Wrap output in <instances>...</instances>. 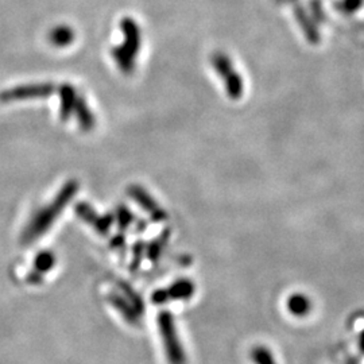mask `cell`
<instances>
[{
    "label": "cell",
    "mask_w": 364,
    "mask_h": 364,
    "mask_svg": "<svg viewBox=\"0 0 364 364\" xmlns=\"http://www.w3.org/2000/svg\"><path fill=\"white\" fill-rule=\"evenodd\" d=\"M160 322V336L163 339V343L166 346V351L169 355V359L173 363L178 364L182 362L184 356H182V350H181V344L178 341L177 337V332H175V322H173V317L168 313L163 312L158 319Z\"/></svg>",
    "instance_id": "6da1fadb"
},
{
    "label": "cell",
    "mask_w": 364,
    "mask_h": 364,
    "mask_svg": "<svg viewBox=\"0 0 364 364\" xmlns=\"http://www.w3.org/2000/svg\"><path fill=\"white\" fill-rule=\"evenodd\" d=\"M169 294L175 298H189L190 295L193 294V285L190 283L189 281H181L173 285V288L170 290L157 293L153 298L157 301V304H162L163 301L168 300Z\"/></svg>",
    "instance_id": "7a4b0ae2"
},
{
    "label": "cell",
    "mask_w": 364,
    "mask_h": 364,
    "mask_svg": "<svg viewBox=\"0 0 364 364\" xmlns=\"http://www.w3.org/2000/svg\"><path fill=\"white\" fill-rule=\"evenodd\" d=\"M289 309H290L291 313L295 315V316H304L309 309H310V301L306 298L305 295H301V294H295L290 297L289 300Z\"/></svg>",
    "instance_id": "3957f363"
}]
</instances>
